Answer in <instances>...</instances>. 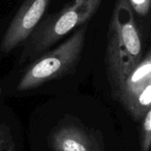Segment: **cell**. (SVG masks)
I'll use <instances>...</instances> for the list:
<instances>
[{"mask_svg":"<svg viewBox=\"0 0 151 151\" xmlns=\"http://www.w3.org/2000/svg\"><path fill=\"white\" fill-rule=\"evenodd\" d=\"M104 0H73L61 10L41 20L23 43L20 62L35 59L61 38L87 24Z\"/></svg>","mask_w":151,"mask_h":151,"instance_id":"cell-2","label":"cell"},{"mask_svg":"<svg viewBox=\"0 0 151 151\" xmlns=\"http://www.w3.org/2000/svg\"><path fill=\"white\" fill-rule=\"evenodd\" d=\"M114 95L134 119H143L151 104L150 50L144 54Z\"/></svg>","mask_w":151,"mask_h":151,"instance_id":"cell-4","label":"cell"},{"mask_svg":"<svg viewBox=\"0 0 151 151\" xmlns=\"http://www.w3.org/2000/svg\"><path fill=\"white\" fill-rule=\"evenodd\" d=\"M142 120L141 150L142 151H150L151 145V110L146 112Z\"/></svg>","mask_w":151,"mask_h":151,"instance_id":"cell-7","label":"cell"},{"mask_svg":"<svg viewBox=\"0 0 151 151\" xmlns=\"http://www.w3.org/2000/svg\"><path fill=\"white\" fill-rule=\"evenodd\" d=\"M105 65L115 94L144 57V40L128 0H116L108 26Z\"/></svg>","mask_w":151,"mask_h":151,"instance_id":"cell-1","label":"cell"},{"mask_svg":"<svg viewBox=\"0 0 151 151\" xmlns=\"http://www.w3.org/2000/svg\"><path fill=\"white\" fill-rule=\"evenodd\" d=\"M50 0H24L13 16L0 42V50L9 53L21 45L41 22Z\"/></svg>","mask_w":151,"mask_h":151,"instance_id":"cell-5","label":"cell"},{"mask_svg":"<svg viewBox=\"0 0 151 151\" xmlns=\"http://www.w3.org/2000/svg\"><path fill=\"white\" fill-rule=\"evenodd\" d=\"M134 14L145 17L150 10L151 0H128Z\"/></svg>","mask_w":151,"mask_h":151,"instance_id":"cell-9","label":"cell"},{"mask_svg":"<svg viewBox=\"0 0 151 151\" xmlns=\"http://www.w3.org/2000/svg\"><path fill=\"white\" fill-rule=\"evenodd\" d=\"M0 151H16L10 129L5 125H0Z\"/></svg>","mask_w":151,"mask_h":151,"instance_id":"cell-8","label":"cell"},{"mask_svg":"<svg viewBox=\"0 0 151 151\" xmlns=\"http://www.w3.org/2000/svg\"><path fill=\"white\" fill-rule=\"evenodd\" d=\"M87 31L85 24L58 47L35 58L22 75L17 89H34L73 72L81 58Z\"/></svg>","mask_w":151,"mask_h":151,"instance_id":"cell-3","label":"cell"},{"mask_svg":"<svg viewBox=\"0 0 151 151\" xmlns=\"http://www.w3.org/2000/svg\"><path fill=\"white\" fill-rule=\"evenodd\" d=\"M50 142L53 151H102L96 139L90 133L73 123L56 127Z\"/></svg>","mask_w":151,"mask_h":151,"instance_id":"cell-6","label":"cell"}]
</instances>
